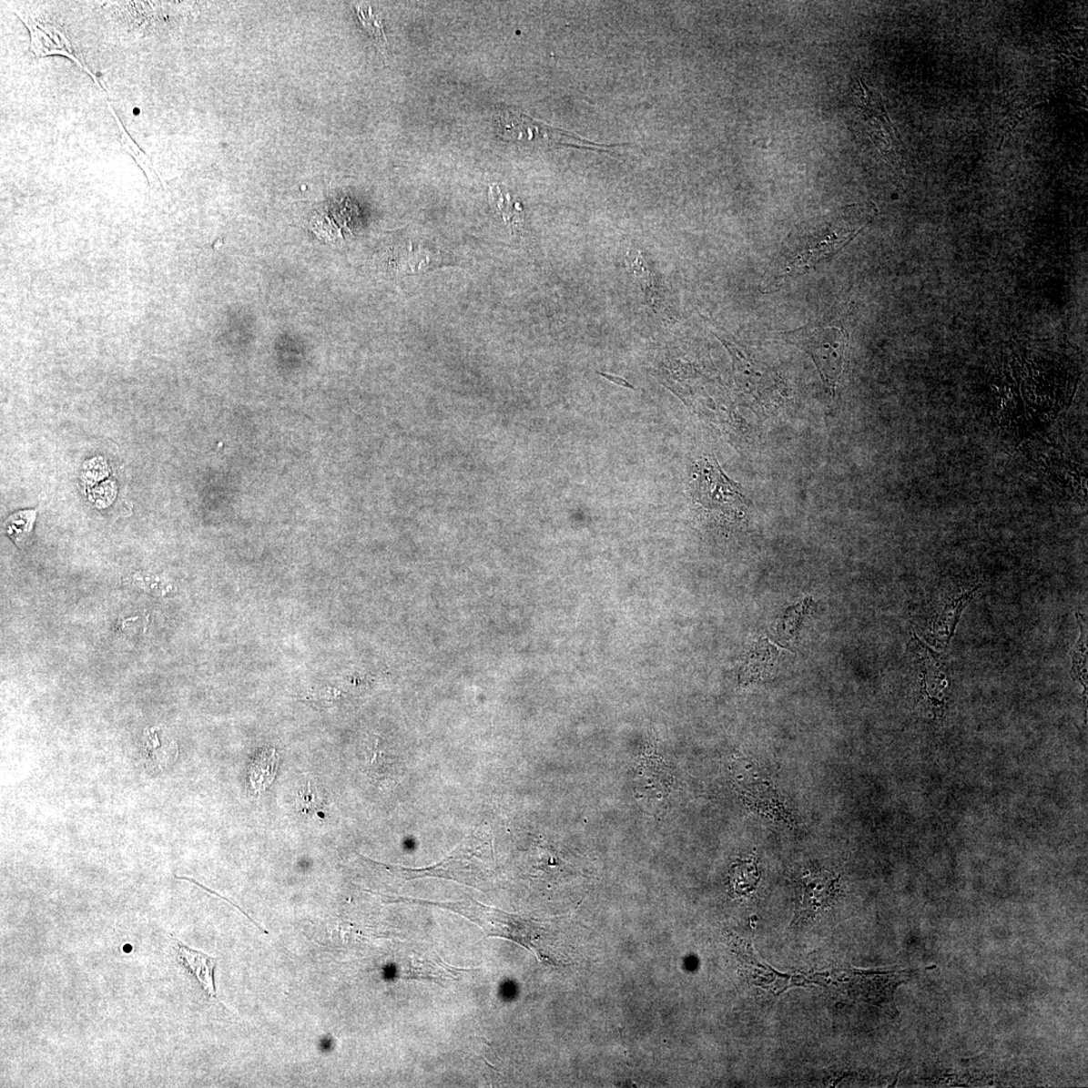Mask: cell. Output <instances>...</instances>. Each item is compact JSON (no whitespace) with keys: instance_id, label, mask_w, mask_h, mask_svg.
Instances as JSON below:
<instances>
[{"instance_id":"1","label":"cell","mask_w":1088,"mask_h":1088,"mask_svg":"<svg viewBox=\"0 0 1088 1088\" xmlns=\"http://www.w3.org/2000/svg\"><path fill=\"white\" fill-rule=\"evenodd\" d=\"M858 205H851L832 215L827 223L815 227L813 232L794 239L784 248L778 264H773L775 280L801 274L838 253L864 229L857 222Z\"/></svg>"},{"instance_id":"2","label":"cell","mask_w":1088,"mask_h":1088,"mask_svg":"<svg viewBox=\"0 0 1088 1088\" xmlns=\"http://www.w3.org/2000/svg\"><path fill=\"white\" fill-rule=\"evenodd\" d=\"M442 906L467 917L489 936L513 941L534 951L539 961L554 963L547 950L548 930L543 925L496 910L471 899L457 903H443Z\"/></svg>"},{"instance_id":"3","label":"cell","mask_w":1088,"mask_h":1088,"mask_svg":"<svg viewBox=\"0 0 1088 1088\" xmlns=\"http://www.w3.org/2000/svg\"><path fill=\"white\" fill-rule=\"evenodd\" d=\"M779 335L812 358L823 381L834 392L845 364L848 335L843 326L816 321Z\"/></svg>"},{"instance_id":"4","label":"cell","mask_w":1088,"mask_h":1088,"mask_svg":"<svg viewBox=\"0 0 1088 1088\" xmlns=\"http://www.w3.org/2000/svg\"><path fill=\"white\" fill-rule=\"evenodd\" d=\"M696 498L709 508L737 509L745 505L742 488L728 479L714 459H704L696 468Z\"/></svg>"},{"instance_id":"5","label":"cell","mask_w":1088,"mask_h":1088,"mask_svg":"<svg viewBox=\"0 0 1088 1088\" xmlns=\"http://www.w3.org/2000/svg\"><path fill=\"white\" fill-rule=\"evenodd\" d=\"M15 14L21 18L28 28V31H30L31 50L37 58H44V56L53 55L67 56V58L77 64L82 70L86 71L93 80L96 81L97 86L100 87L97 76L89 70L81 54L76 53L68 37L58 27L51 24L36 21L35 17L28 14H21L20 12H15Z\"/></svg>"},{"instance_id":"6","label":"cell","mask_w":1088,"mask_h":1088,"mask_svg":"<svg viewBox=\"0 0 1088 1088\" xmlns=\"http://www.w3.org/2000/svg\"><path fill=\"white\" fill-rule=\"evenodd\" d=\"M838 880L826 872L804 875L798 917L808 920L829 906L837 893Z\"/></svg>"},{"instance_id":"7","label":"cell","mask_w":1088,"mask_h":1088,"mask_svg":"<svg viewBox=\"0 0 1088 1088\" xmlns=\"http://www.w3.org/2000/svg\"><path fill=\"white\" fill-rule=\"evenodd\" d=\"M145 762L150 772L164 771L178 755L176 743L160 728H151L145 735Z\"/></svg>"},{"instance_id":"8","label":"cell","mask_w":1088,"mask_h":1088,"mask_svg":"<svg viewBox=\"0 0 1088 1088\" xmlns=\"http://www.w3.org/2000/svg\"><path fill=\"white\" fill-rule=\"evenodd\" d=\"M175 941L178 961L197 978L207 995L215 999L214 971L217 966L216 959L200 951L188 949V946L178 940Z\"/></svg>"},{"instance_id":"9","label":"cell","mask_w":1088,"mask_h":1088,"mask_svg":"<svg viewBox=\"0 0 1088 1088\" xmlns=\"http://www.w3.org/2000/svg\"><path fill=\"white\" fill-rule=\"evenodd\" d=\"M279 758L273 748L263 749L255 756L249 768V780L255 791L267 790L278 772Z\"/></svg>"},{"instance_id":"10","label":"cell","mask_w":1088,"mask_h":1088,"mask_svg":"<svg viewBox=\"0 0 1088 1088\" xmlns=\"http://www.w3.org/2000/svg\"><path fill=\"white\" fill-rule=\"evenodd\" d=\"M971 595L972 594L961 595V598L946 605L941 616L933 621L930 631L932 636L938 639L939 642L943 643V645L949 643V640L953 636L954 628L957 626L961 613L966 607Z\"/></svg>"},{"instance_id":"11","label":"cell","mask_w":1088,"mask_h":1088,"mask_svg":"<svg viewBox=\"0 0 1088 1088\" xmlns=\"http://www.w3.org/2000/svg\"><path fill=\"white\" fill-rule=\"evenodd\" d=\"M36 509L16 511L4 524L5 534L20 548H23L33 534L36 520Z\"/></svg>"},{"instance_id":"12","label":"cell","mask_w":1088,"mask_h":1088,"mask_svg":"<svg viewBox=\"0 0 1088 1088\" xmlns=\"http://www.w3.org/2000/svg\"><path fill=\"white\" fill-rule=\"evenodd\" d=\"M355 8L359 21H361L364 30L368 36L371 37V40L377 46L378 50H380L386 58L387 39L382 22L372 13V8L371 6L357 5Z\"/></svg>"},{"instance_id":"13","label":"cell","mask_w":1088,"mask_h":1088,"mask_svg":"<svg viewBox=\"0 0 1088 1088\" xmlns=\"http://www.w3.org/2000/svg\"><path fill=\"white\" fill-rule=\"evenodd\" d=\"M108 107H109L110 112L112 113V116L115 117L117 122L118 128L120 131L122 147H125V149L127 151V153L130 156L134 157V158L136 159V162L138 164V166L141 168H143L145 174L147 176L148 179H150L151 182H156V183H157V181L158 182V178L157 177L156 170L153 167V164H151L148 157L144 153L143 150H141L137 147V145L135 143V141L132 140V138L129 137V135L127 134V131L125 129V127H123L122 123L120 122L119 118L117 116V113L115 112V110L112 109L109 103H108Z\"/></svg>"},{"instance_id":"14","label":"cell","mask_w":1088,"mask_h":1088,"mask_svg":"<svg viewBox=\"0 0 1088 1088\" xmlns=\"http://www.w3.org/2000/svg\"><path fill=\"white\" fill-rule=\"evenodd\" d=\"M1078 623L1082 628V636L1072 651L1073 657V676L1086 687V628L1081 615L1077 614Z\"/></svg>"},{"instance_id":"15","label":"cell","mask_w":1088,"mask_h":1088,"mask_svg":"<svg viewBox=\"0 0 1088 1088\" xmlns=\"http://www.w3.org/2000/svg\"><path fill=\"white\" fill-rule=\"evenodd\" d=\"M308 788H309L308 792H304V793L300 792L301 798L299 801V802H301V807H300V810L302 812L306 813V815L309 811L314 809L313 808H314V794L311 793L310 790V784H309Z\"/></svg>"},{"instance_id":"16","label":"cell","mask_w":1088,"mask_h":1088,"mask_svg":"<svg viewBox=\"0 0 1088 1088\" xmlns=\"http://www.w3.org/2000/svg\"><path fill=\"white\" fill-rule=\"evenodd\" d=\"M600 374L602 376L607 378V380H609L610 381H612L614 383H616V384L624 386V387L631 388V390H634V387L629 382H627L625 380H624V378H621L618 376H612L609 374H603V373H600Z\"/></svg>"}]
</instances>
